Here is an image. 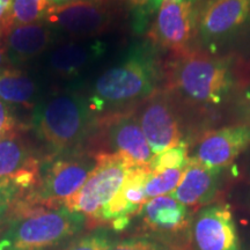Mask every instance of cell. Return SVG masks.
Segmentation results:
<instances>
[{
  "label": "cell",
  "mask_w": 250,
  "mask_h": 250,
  "mask_svg": "<svg viewBox=\"0 0 250 250\" xmlns=\"http://www.w3.org/2000/svg\"><path fill=\"white\" fill-rule=\"evenodd\" d=\"M87 228L85 215L66 206L30 205L21 198L0 232V250H58Z\"/></svg>",
  "instance_id": "cell-1"
},
{
  "label": "cell",
  "mask_w": 250,
  "mask_h": 250,
  "mask_svg": "<svg viewBox=\"0 0 250 250\" xmlns=\"http://www.w3.org/2000/svg\"><path fill=\"white\" fill-rule=\"evenodd\" d=\"M33 125L37 136L51 151V156L87 151L95 131V112L87 96L59 92L37 103Z\"/></svg>",
  "instance_id": "cell-2"
},
{
  "label": "cell",
  "mask_w": 250,
  "mask_h": 250,
  "mask_svg": "<svg viewBox=\"0 0 250 250\" xmlns=\"http://www.w3.org/2000/svg\"><path fill=\"white\" fill-rule=\"evenodd\" d=\"M167 89L173 96L193 105H218L232 92L235 83L233 62L201 51L173 56L166 68Z\"/></svg>",
  "instance_id": "cell-3"
},
{
  "label": "cell",
  "mask_w": 250,
  "mask_h": 250,
  "mask_svg": "<svg viewBox=\"0 0 250 250\" xmlns=\"http://www.w3.org/2000/svg\"><path fill=\"white\" fill-rule=\"evenodd\" d=\"M158 92V71L149 59L137 56L103 72L88 96L93 111L107 114L138 105Z\"/></svg>",
  "instance_id": "cell-4"
},
{
  "label": "cell",
  "mask_w": 250,
  "mask_h": 250,
  "mask_svg": "<svg viewBox=\"0 0 250 250\" xmlns=\"http://www.w3.org/2000/svg\"><path fill=\"white\" fill-rule=\"evenodd\" d=\"M96 164L98 153L92 151L50 156L41 165L36 186L22 197V201L45 208L64 206L85 184Z\"/></svg>",
  "instance_id": "cell-5"
},
{
  "label": "cell",
  "mask_w": 250,
  "mask_h": 250,
  "mask_svg": "<svg viewBox=\"0 0 250 250\" xmlns=\"http://www.w3.org/2000/svg\"><path fill=\"white\" fill-rule=\"evenodd\" d=\"M92 152L117 154L133 168L147 167L154 158L137 121L134 110L107 114L96 121L95 131L89 140Z\"/></svg>",
  "instance_id": "cell-6"
},
{
  "label": "cell",
  "mask_w": 250,
  "mask_h": 250,
  "mask_svg": "<svg viewBox=\"0 0 250 250\" xmlns=\"http://www.w3.org/2000/svg\"><path fill=\"white\" fill-rule=\"evenodd\" d=\"M98 153V164L76 195L65 202L68 210L83 214L89 228L96 227L103 208L121 189L125 177L132 169L126 160L117 154Z\"/></svg>",
  "instance_id": "cell-7"
},
{
  "label": "cell",
  "mask_w": 250,
  "mask_h": 250,
  "mask_svg": "<svg viewBox=\"0 0 250 250\" xmlns=\"http://www.w3.org/2000/svg\"><path fill=\"white\" fill-rule=\"evenodd\" d=\"M143 235L169 250H193L191 210L171 195L148 199L139 212Z\"/></svg>",
  "instance_id": "cell-8"
},
{
  "label": "cell",
  "mask_w": 250,
  "mask_h": 250,
  "mask_svg": "<svg viewBox=\"0 0 250 250\" xmlns=\"http://www.w3.org/2000/svg\"><path fill=\"white\" fill-rule=\"evenodd\" d=\"M117 11L109 0H78L50 7L45 22L54 33L68 40H90L110 30Z\"/></svg>",
  "instance_id": "cell-9"
},
{
  "label": "cell",
  "mask_w": 250,
  "mask_h": 250,
  "mask_svg": "<svg viewBox=\"0 0 250 250\" xmlns=\"http://www.w3.org/2000/svg\"><path fill=\"white\" fill-rule=\"evenodd\" d=\"M137 121L154 155L183 142L181 120L171 94L155 92L134 110Z\"/></svg>",
  "instance_id": "cell-10"
},
{
  "label": "cell",
  "mask_w": 250,
  "mask_h": 250,
  "mask_svg": "<svg viewBox=\"0 0 250 250\" xmlns=\"http://www.w3.org/2000/svg\"><path fill=\"white\" fill-rule=\"evenodd\" d=\"M193 250H242L229 205L217 203L199 208L192 218Z\"/></svg>",
  "instance_id": "cell-11"
},
{
  "label": "cell",
  "mask_w": 250,
  "mask_h": 250,
  "mask_svg": "<svg viewBox=\"0 0 250 250\" xmlns=\"http://www.w3.org/2000/svg\"><path fill=\"white\" fill-rule=\"evenodd\" d=\"M250 147V125H230L204 133L190 158L212 168H226Z\"/></svg>",
  "instance_id": "cell-12"
},
{
  "label": "cell",
  "mask_w": 250,
  "mask_h": 250,
  "mask_svg": "<svg viewBox=\"0 0 250 250\" xmlns=\"http://www.w3.org/2000/svg\"><path fill=\"white\" fill-rule=\"evenodd\" d=\"M149 175L151 169L148 166L132 168L125 177L118 192L103 208L96 227H109L115 233L126 229L132 218L139 214L143 206L147 202L145 186Z\"/></svg>",
  "instance_id": "cell-13"
},
{
  "label": "cell",
  "mask_w": 250,
  "mask_h": 250,
  "mask_svg": "<svg viewBox=\"0 0 250 250\" xmlns=\"http://www.w3.org/2000/svg\"><path fill=\"white\" fill-rule=\"evenodd\" d=\"M148 39L174 55L188 50L192 36V4L189 0L162 1L147 34Z\"/></svg>",
  "instance_id": "cell-14"
},
{
  "label": "cell",
  "mask_w": 250,
  "mask_h": 250,
  "mask_svg": "<svg viewBox=\"0 0 250 250\" xmlns=\"http://www.w3.org/2000/svg\"><path fill=\"white\" fill-rule=\"evenodd\" d=\"M225 168H212L190 158L179 186L170 195L190 210L212 204L223 188Z\"/></svg>",
  "instance_id": "cell-15"
},
{
  "label": "cell",
  "mask_w": 250,
  "mask_h": 250,
  "mask_svg": "<svg viewBox=\"0 0 250 250\" xmlns=\"http://www.w3.org/2000/svg\"><path fill=\"white\" fill-rule=\"evenodd\" d=\"M104 51V44L98 40L65 41L50 49L45 68L50 76L58 79H73L98 61Z\"/></svg>",
  "instance_id": "cell-16"
},
{
  "label": "cell",
  "mask_w": 250,
  "mask_h": 250,
  "mask_svg": "<svg viewBox=\"0 0 250 250\" xmlns=\"http://www.w3.org/2000/svg\"><path fill=\"white\" fill-rule=\"evenodd\" d=\"M250 14V0H210L199 15L203 39L218 40L234 33Z\"/></svg>",
  "instance_id": "cell-17"
},
{
  "label": "cell",
  "mask_w": 250,
  "mask_h": 250,
  "mask_svg": "<svg viewBox=\"0 0 250 250\" xmlns=\"http://www.w3.org/2000/svg\"><path fill=\"white\" fill-rule=\"evenodd\" d=\"M9 62H29L42 55L51 44L54 31L46 22H35L8 28L1 34Z\"/></svg>",
  "instance_id": "cell-18"
},
{
  "label": "cell",
  "mask_w": 250,
  "mask_h": 250,
  "mask_svg": "<svg viewBox=\"0 0 250 250\" xmlns=\"http://www.w3.org/2000/svg\"><path fill=\"white\" fill-rule=\"evenodd\" d=\"M41 165L34 148L19 132L0 139V180L40 173Z\"/></svg>",
  "instance_id": "cell-19"
},
{
  "label": "cell",
  "mask_w": 250,
  "mask_h": 250,
  "mask_svg": "<svg viewBox=\"0 0 250 250\" xmlns=\"http://www.w3.org/2000/svg\"><path fill=\"white\" fill-rule=\"evenodd\" d=\"M39 94L35 80L18 68H6L0 73V100L8 107L34 109Z\"/></svg>",
  "instance_id": "cell-20"
},
{
  "label": "cell",
  "mask_w": 250,
  "mask_h": 250,
  "mask_svg": "<svg viewBox=\"0 0 250 250\" xmlns=\"http://www.w3.org/2000/svg\"><path fill=\"white\" fill-rule=\"evenodd\" d=\"M49 8V0H12L6 30L14 26L40 22Z\"/></svg>",
  "instance_id": "cell-21"
},
{
  "label": "cell",
  "mask_w": 250,
  "mask_h": 250,
  "mask_svg": "<svg viewBox=\"0 0 250 250\" xmlns=\"http://www.w3.org/2000/svg\"><path fill=\"white\" fill-rule=\"evenodd\" d=\"M115 240V232L111 228L99 226L89 228L88 232L74 237L58 250H108Z\"/></svg>",
  "instance_id": "cell-22"
},
{
  "label": "cell",
  "mask_w": 250,
  "mask_h": 250,
  "mask_svg": "<svg viewBox=\"0 0 250 250\" xmlns=\"http://www.w3.org/2000/svg\"><path fill=\"white\" fill-rule=\"evenodd\" d=\"M184 168L186 167L169 168V169L156 171V173L151 171V175L148 176L145 186L147 201L154 198V197L170 195L171 192H174V190L176 189L181 179H182Z\"/></svg>",
  "instance_id": "cell-23"
},
{
  "label": "cell",
  "mask_w": 250,
  "mask_h": 250,
  "mask_svg": "<svg viewBox=\"0 0 250 250\" xmlns=\"http://www.w3.org/2000/svg\"><path fill=\"white\" fill-rule=\"evenodd\" d=\"M188 160H189V145L186 142H182L175 147L154 155L148 167L152 173H156L169 168L186 167Z\"/></svg>",
  "instance_id": "cell-24"
},
{
  "label": "cell",
  "mask_w": 250,
  "mask_h": 250,
  "mask_svg": "<svg viewBox=\"0 0 250 250\" xmlns=\"http://www.w3.org/2000/svg\"><path fill=\"white\" fill-rule=\"evenodd\" d=\"M160 247L162 246L151 237L140 234L115 240L108 250H158Z\"/></svg>",
  "instance_id": "cell-25"
},
{
  "label": "cell",
  "mask_w": 250,
  "mask_h": 250,
  "mask_svg": "<svg viewBox=\"0 0 250 250\" xmlns=\"http://www.w3.org/2000/svg\"><path fill=\"white\" fill-rule=\"evenodd\" d=\"M28 193V190L15 179L0 180V206L11 205Z\"/></svg>",
  "instance_id": "cell-26"
},
{
  "label": "cell",
  "mask_w": 250,
  "mask_h": 250,
  "mask_svg": "<svg viewBox=\"0 0 250 250\" xmlns=\"http://www.w3.org/2000/svg\"><path fill=\"white\" fill-rule=\"evenodd\" d=\"M19 132V123L11 107L0 100V139Z\"/></svg>",
  "instance_id": "cell-27"
},
{
  "label": "cell",
  "mask_w": 250,
  "mask_h": 250,
  "mask_svg": "<svg viewBox=\"0 0 250 250\" xmlns=\"http://www.w3.org/2000/svg\"><path fill=\"white\" fill-rule=\"evenodd\" d=\"M11 6L12 0H0V34L6 30Z\"/></svg>",
  "instance_id": "cell-28"
},
{
  "label": "cell",
  "mask_w": 250,
  "mask_h": 250,
  "mask_svg": "<svg viewBox=\"0 0 250 250\" xmlns=\"http://www.w3.org/2000/svg\"><path fill=\"white\" fill-rule=\"evenodd\" d=\"M9 58L7 52H6V48L4 45V42H2V37L1 34H0V73L2 71H5L6 68H8L7 66L9 65Z\"/></svg>",
  "instance_id": "cell-29"
},
{
  "label": "cell",
  "mask_w": 250,
  "mask_h": 250,
  "mask_svg": "<svg viewBox=\"0 0 250 250\" xmlns=\"http://www.w3.org/2000/svg\"><path fill=\"white\" fill-rule=\"evenodd\" d=\"M13 204L0 206V232H1L2 227L5 226V224L7 223L9 215H11V212H12V205Z\"/></svg>",
  "instance_id": "cell-30"
},
{
  "label": "cell",
  "mask_w": 250,
  "mask_h": 250,
  "mask_svg": "<svg viewBox=\"0 0 250 250\" xmlns=\"http://www.w3.org/2000/svg\"><path fill=\"white\" fill-rule=\"evenodd\" d=\"M241 107L243 111V116H245V123L250 125V92L246 94Z\"/></svg>",
  "instance_id": "cell-31"
},
{
  "label": "cell",
  "mask_w": 250,
  "mask_h": 250,
  "mask_svg": "<svg viewBox=\"0 0 250 250\" xmlns=\"http://www.w3.org/2000/svg\"><path fill=\"white\" fill-rule=\"evenodd\" d=\"M243 154H245V158H243V169H245L246 176L250 181V147H248V149Z\"/></svg>",
  "instance_id": "cell-32"
},
{
  "label": "cell",
  "mask_w": 250,
  "mask_h": 250,
  "mask_svg": "<svg viewBox=\"0 0 250 250\" xmlns=\"http://www.w3.org/2000/svg\"><path fill=\"white\" fill-rule=\"evenodd\" d=\"M74 1H78V0H49V5L50 7H57V6L71 4Z\"/></svg>",
  "instance_id": "cell-33"
},
{
  "label": "cell",
  "mask_w": 250,
  "mask_h": 250,
  "mask_svg": "<svg viewBox=\"0 0 250 250\" xmlns=\"http://www.w3.org/2000/svg\"><path fill=\"white\" fill-rule=\"evenodd\" d=\"M125 1L132 6H143V5H145L148 0H125Z\"/></svg>",
  "instance_id": "cell-34"
},
{
  "label": "cell",
  "mask_w": 250,
  "mask_h": 250,
  "mask_svg": "<svg viewBox=\"0 0 250 250\" xmlns=\"http://www.w3.org/2000/svg\"><path fill=\"white\" fill-rule=\"evenodd\" d=\"M158 250H169V249H167V248H165V247H160V248H159Z\"/></svg>",
  "instance_id": "cell-35"
},
{
  "label": "cell",
  "mask_w": 250,
  "mask_h": 250,
  "mask_svg": "<svg viewBox=\"0 0 250 250\" xmlns=\"http://www.w3.org/2000/svg\"><path fill=\"white\" fill-rule=\"evenodd\" d=\"M164 1H180V0H164Z\"/></svg>",
  "instance_id": "cell-36"
},
{
  "label": "cell",
  "mask_w": 250,
  "mask_h": 250,
  "mask_svg": "<svg viewBox=\"0 0 250 250\" xmlns=\"http://www.w3.org/2000/svg\"><path fill=\"white\" fill-rule=\"evenodd\" d=\"M249 205H250V203H249Z\"/></svg>",
  "instance_id": "cell-37"
}]
</instances>
